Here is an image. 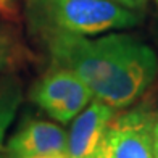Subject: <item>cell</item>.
Returning <instances> with one entry per match:
<instances>
[{
	"label": "cell",
	"instance_id": "cell-1",
	"mask_svg": "<svg viewBox=\"0 0 158 158\" xmlns=\"http://www.w3.org/2000/svg\"><path fill=\"white\" fill-rule=\"evenodd\" d=\"M40 40L52 66L76 74L97 100L114 110L132 105L158 74L155 50L131 34L113 32L94 39L48 35Z\"/></svg>",
	"mask_w": 158,
	"mask_h": 158
},
{
	"label": "cell",
	"instance_id": "cell-2",
	"mask_svg": "<svg viewBox=\"0 0 158 158\" xmlns=\"http://www.w3.org/2000/svg\"><path fill=\"white\" fill-rule=\"evenodd\" d=\"M24 16L29 31L39 39L48 35L94 37L140 23L135 11L110 0H26Z\"/></svg>",
	"mask_w": 158,
	"mask_h": 158
},
{
	"label": "cell",
	"instance_id": "cell-3",
	"mask_svg": "<svg viewBox=\"0 0 158 158\" xmlns=\"http://www.w3.org/2000/svg\"><path fill=\"white\" fill-rule=\"evenodd\" d=\"M92 90L68 69H52L34 84L31 100L60 124L73 121L94 100Z\"/></svg>",
	"mask_w": 158,
	"mask_h": 158
},
{
	"label": "cell",
	"instance_id": "cell-4",
	"mask_svg": "<svg viewBox=\"0 0 158 158\" xmlns=\"http://www.w3.org/2000/svg\"><path fill=\"white\" fill-rule=\"evenodd\" d=\"M156 114L134 108L116 114L106 129L103 150L111 158H155L153 126Z\"/></svg>",
	"mask_w": 158,
	"mask_h": 158
},
{
	"label": "cell",
	"instance_id": "cell-5",
	"mask_svg": "<svg viewBox=\"0 0 158 158\" xmlns=\"http://www.w3.org/2000/svg\"><path fill=\"white\" fill-rule=\"evenodd\" d=\"M116 110L94 98L82 113L73 119L68 132L66 158H94L103 145V139Z\"/></svg>",
	"mask_w": 158,
	"mask_h": 158
},
{
	"label": "cell",
	"instance_id": "cell-6",
	"mask_svg": "<svg viewBox=\"0 0 158 158\" xmlns=\"http://www.w3.org/2000/svg\"><path fill=\"white\" fill-rule=\"evenodd\" d=\"M68 134L56 123L31 119L11 135L5 145V153L23 156L66 158Z\"/></svg>",
	"mask_w": 158,
	"mask_h": 158
},
{
	"label": "cell",
	"instance_id": "cell-7",
	"mask_svg": "<svg viewBox=\"0 0 158 158\" xmlns=\"http://www.w3.org/2000/svg\"><path fill=\"white\" fill-rule=\"evenodd\" d=\"M23 102V81L15 71L0 73V147Z\"/></svg>",
	"mask_w": 158,
	"mask_h": 158
},
{
	"label": "cell",
	"instance_id": "cell-8",
	"mask_svg": "<svg viewBox=\"0 0 158 158\" xmlns=\"http://www.w3.org/2000/svg\"><path fill=\"white\" fill-rule=\"evenodd\" d=\"M23 56L19 34L8 19L0 16V73L11 71Z\"/></svg>",
	"mask_w": 158,
	"mask_h": 158
},
{
	"label": "cell",
	"instance_id": "cell-9",
	"mask_svg": "<svg viewBox=\"0 0 158 158\" xmlns=\"http://www.w3.org/2000/svg\"><path fill=\"white\" fill-rule=\"evenodd\" d=\"M110 2L118 3L121 6H124V8H127V10L135 11V10H142L143 6L147 5L148 0H110Z\"/></svg>",
	"mask_w": 158,
	"mask_h": 158
},
{
	"label": "cell",
	"instance_id": "cell-10",
	"mask_svg": "<svg viewBox=\"0 0 158 158\" xmlns=\"http://www.w3.org/2000/svg\"><path fill=\"white\" fill-rule=\"evenodd\" d=\"M153 156L158 158V114L155 118V126H153Z\"/></svg>",
	"mask_w": 158,
	"mask_h": 158
},
{
	"label": "cell",
	"instance_id": "cell-11",
	"mask_svg": "<svg viewBox=\"0 0 158 158\" xmlns=\"http://www.w3.org/2000/svg\"><path fill=\"white\" fill-rule=\"evenodd\" d=\"M3 158H56V156H23V155H11V153H5Z\"/></svg>",
	"mask_w": 158,
	"mask_h": 158
},
{
	"label": "cell",
	"instance_id": "cell-12",
	"mask_svg": "<svg viewBox=\"0 0 158 158\" xmlns=\"http://www.w3.org/2000/svg\"><path fill=\"white\" fill-rule=\"evenodd\" d=\"M94 158H111V156H110L108 153L105 152V150H103V145H102V148H100V152H98V153H97Z\"/></svg>",
	"mask_w": 158,
	"mask_h": 158
},
{
	"label": "cell",
	"instance_id": "cell-13",
	"mask_svg": "<svg viewBox=\"0 0 158 158\" xmlns=\"http://www.w3.org/2000/svg\"><path fill=\"white\" fill-rule=\"evenodd\" d=\"M3 2H5V0H0V3H3Z\"/></svg>",
	"mask_w": 158,
	"mask_h": 158
}]
</instances>
